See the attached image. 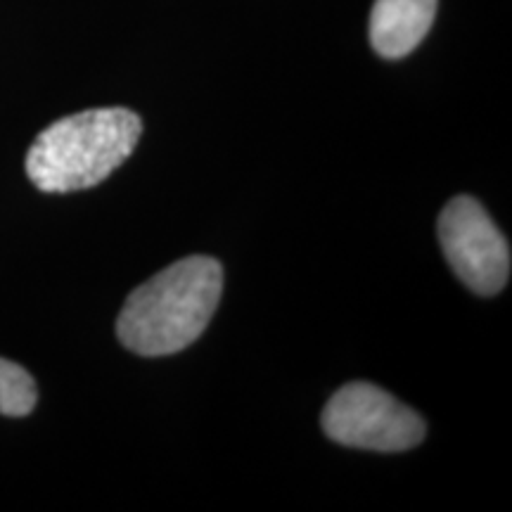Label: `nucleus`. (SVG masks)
Masks as SVG:
<instances>
[{"mask_svg": "<svg viewBox=\"0 0 512 512\" xmlns=\"http://www.w3.org/2000/svg\"><path fill=\"white\" fill-rule=\"evenodd\" d=\"M223 292V268L211 256H188L128 294L117 337L138 356H171L207 330Z\"/></svg>", "mask_w": 512, "mask_h": 512, "instance_id": "f257e3e1", "label": "nucleus"}, {"mask_svg": "<svg viewBox=\"0 0 512 512\" xmlns=\"http://www.w3.org/2000/svg\"><path fill=\"white\" fill-rule=\"evenodd\" d=\"M140 136L143 121L126 107L57 119L29 147L27 176L43 192L88 190L131 157Z\"/></svg>", "mask_w": 512, "mask_h": 512, "instance_id": "f03ea898", "label": "nucleus"}, {"mask_svg": "<svg viewBox=\"0 0 512 512\" xmlns=\"http://www.w3.org/2000/svg\"><path fill=\"white\" fill-rule=\"evenodd\" d=\"M320 422L337 444L382 453L408 451L427 432L425 420L413 408L368 382H351L339 389Z\"/></svg>", "mask_w": 512, "mask_h": 512, "instance_id": "7ed1b4c3", "label": "nucleus"}, {"mask_svg": "<svg viewBox=\"0 0 512 512\" xmlns=\"http://www.w3.org/2000/svg\"><path fill=\"white\" fill-rule=\"evenodd\" d=\"M446 261L475 294L494 297L508 285L510 245L475 197L460 195L439 216Z\"/></svg>", "mask_w": 512, "mask_h": 512, "instance_id": "20e7f679", "label": "nucleus"}, {"mask_svg": "<svg viewBox=\"0 0 512 512\" xmlns=\"http://www.w3.org/2000/svg\"><path fill=\"white\" fill-rule=\"evenodd\" d=\"M437 0H375L370 12V43L387 60L413 53L432 29Z\"/></svg>", "mask_w": 512, "mask_h": 512, "instance_id": "39448f33", "label": "nucleus"}, {"mask_svg": "<svg viewBox=\"0 0 512 512\" xmlns=\"http://www.w3.org/2000/svg\"><path fill=\"white\" fill-rule=\"evenodd\" d=\"M36 399L34 377L17 363L0 358V413L10 418H24L34 411Z\"/></svg>", "mask_w": 512, "mask_h": 512, "instance_id": "423d86ee", "label": "nucleus"}]
</instances>
